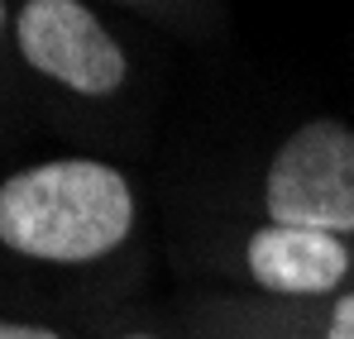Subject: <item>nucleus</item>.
Listing matches in <instances>:
<instances>
[{
  "mask_svg": "<svg viewBox=\"0 0 354 339\" xmlns=\"http://www.w3.org/2000/svg\"><path fill=\"white\" fill-rule=\"evenodd\" d=\"M0 339H62L48 325H29V320H0Z\"/></svg>",
  "mask_w": 354,
  "mask_h": 339,
  "instance_id": "obj_6",
  "label": "nucleus"
},
{
  "mask_svg": "<svg viewBox=\"0 0 354 339\" xmlns=\"http://www.w3.org/2000/svg\"><path fill=\"white\" fill-rule=\"evenodd\" d=\"M321 339H354V291H345L330 306V320H326V335Z\"/></svg>",
  "mask_w": 354,
  "mask_h": 339,
  "instance_id": "obj_5",
  "label": "nucleus"
},
{
  "mask_svg": "<svg viewBox=\"0 0 354 339\" xmlns=\"http://www.w3.org/2000/svg\"><path fill=\"white\" fill-rule=\"evenodd\" d=\"M5 19H10V10H5V0H0V29H5Z\"/></svg>",
  "mask_w": 354,
  "mask_h": 339,
  "instance_id": "obj_7",
  "label": "nucleus"
},
{
  "mask_svg": "<svg viewBox=\"0 0 354 339\" xmlns=\"http://www.w3.org/2000/svg\"><path fill=\"white\" fill-rule=\"evenodd\" d=\"M120 339H158V335H120Z\"/></svg>",
  "mask_w": 354,
  "mask_h": 339,
  "instance_id": "obj_8",
  "label": "nucleus"
},
{
  "mask_svg": "<svg viewBox=\"0 0 354 339\" xmlns=\"http://www.w3.org/2000/svg\"><path fill=\"white\" fill-rule=\"evenodd\" d=\"M244 268L249 282L273 296H330L350 278L354 253L340 234L268 220L244 239Z\"/></svg>",
  "mask_w": 354,
  "mask_h": 339,
  "instance_id": "obj_4",
  "label": "nucleus"
},
{
  "mask_svg": "<svg viewBox=\"0 0 354 339\" xmlns=\"http://www.w3.org/2000/svg\"><path fill=\"white\" fill-rule=\"evenodd\" d=\"M263 211L273 225L354 234V129L345 119H306L278 144L263 172Z\"/></svg>",
  "mask_w": 354,
  "mask_h": 339,
  "instance_id": "obj_2",
  "label": "nucleus"
},
{
  "mask_svg": "<svg viewBox=\"0 0 354 339\" xmlns=\"http://www.w3.org/2000/svg\"><path fill=\"white\" fill-rule=\"evenodd\" d=\"M19 57L77 96H111L129 77V57L101 14L82 0H24L15 14Z\"/></svg>",
  "mask_w": 354,
  "mask_h": 339,
  "instance_id": "obj_3",
  "label": "nucleus"
},
{
  "mask_svg": "<svg viewBox=\"0 0 354 339\" xmlns=\"http://www.w3.org/2000/svg\"><path fill=\"white\" fill-rule=\"evenodd\" d=\"M134 229V186L101 158H48L0 182V244L34 263H96Z\"/></svg>",
  "mask_w": 354,
  "mask_h": 339,
  "instance_id": "obj_1",
  "label": "nucleus"
}]
</instances>
